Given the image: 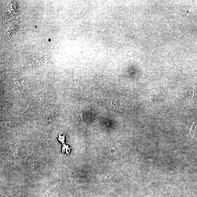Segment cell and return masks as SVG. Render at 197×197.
I'll return each instance as SVG.
<instances>
[{
    "instance_id": "6da1fadb",
    "label": "cell",
    "mask_w": 197,
    "mask_h": 197,
    "mask_svg": "<svg viewBox=\"0 0 197 197\" xmlns=\"http://www.w3.org/2000/svg\"><path fill=\"white\" fill-rule=\"evenodd\" d=\"M58 139L60 142H61L63 144L62 151V153L63 154L65 152V153L69 155L70 152H71V150L69 148V146L66 145L65 144V135L59 134Z\"/></svg>"
}]
</instances>
